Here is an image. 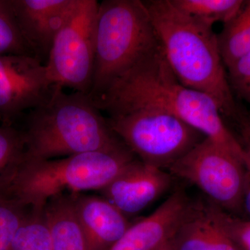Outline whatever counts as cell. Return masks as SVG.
Returning a JSON list of instances; mask_svg holds the SVG:
<instances>
[{"instance_id":"cell-1","label":"cell","mask_w":250,"mask_h":250,"mask_svg":"<svg viewBox=\"0 0 250 250\" xmlns=\"http://www.w3.org/2000/svg\"><path fill=\"white\" fill-rule=\"evenodd\" d=\"M166 60L179 82L208 95L224 121L245 146L250 143V115L233 94L213 27L177 9L171 0L143 1Z\"/></svg>"},{"instance_id":"cell-2","label":"cell","mask_w":250,"mask_h":250,"mask_svg":"<svg viewBox=\"0 0 250 250\" xmlns=\"http://www.w3.org/2000/svg\"><path fill=\"white\" fill-rule=\"evenodd\" d=\"M102 112L152 106L174 115L246 165V149L231 132L215 102L179 82L160 45L93 100Z\"/></svg>"},{"instance_id":"cell-3","label":"cell","mask_w":250,"mask_h":250,"mask_svg":"<svg viewBox=\"0 0 250 250\" xmlns=\"http://www.w3.org/2000/svg\"><path fill=\"white\" fill-rule=\"evenodd\" d=\"M24 118V158L27 160L126 147L88 94L66 93L57 86L47 101Z\"/></svg>"},{"instance_id":"cell-4","label":"cell","mask_w":250,"mask_h":250,"mask_svg":"<svg viewBox=\"0 0 250 250\" xmlns=\"http://www.w3.org/2000/svg\"><path fill=\"white\" fill-rule=\"evenodd\" d=\"M160 45L142 0H104L95 22V57L89 96L95 100Z\"/></svg>"},{"instance_id":"cell-5","label":"cell","mask_w":250,"mask_h":250,"mask_svg":"<svg viewBox=\"0 0 250 250\" xmlns=\"http://www.w3.org/2000/svg\"><path fill=\"white\" fill-rule=\"evenodd\" d=\"M136 159L127 147L61 159L34 161L23 158L10 195L30 208H43L49 199L65 191H101Z\"/></svg>"},{"instance_id":"cell-6","label":"cell","mask_w":250,"mask_h":250,"mask_svg":"<svg viewBox=\"0 0 250 250\" xmlns=\"http://www.w3.org/2000/svg\"><path fill=\"white\" fill-rule=\"evenodd\" d=\"M113 132L140 161L167 170L205 136L168 112L133 106L105 112Z\"/></svg>"},{"instance_id":"cell-7","label":"cell","mask_w":250,"mask_h":250,"mask_svg":"<svg viewBox=\"0 0 250 250\" xmlns=\"http://www.w3.org/2000/svg\"><path fill=\"white\" fill-rule=\"evenodd\" d=\"M167 171L196 186L219 208L242 217L248 184L246 166L212 140L205 138Z\"/></svg>"},{"instance_id":"cell-8","label":"cell","mask_w":250,"mask_h":250,"mask_svg":"<svg viewBox=\"0 0 250 250\" xmlns=\"http://www.w3.org/2000/svg\"><path fill=\"white\" fill-rule=\"evenodd\" d=\"M99 2L77 0L54 39L45 64L56 86L89 95L95 57V22Z\"/></svg>"},{"instance_id":"cell-9","label":"cell","mask_w":250,"mask_h":250,"mask_svg":"<svg viewBox=\"0 0 250 250\" xmlns=\"http://www.w3.org/2000/svg\"><path fill=\"white\" fill-rule=\"evenodd\" d=\"M56 85L45 65L27 55H0V123L15 126L28 112L47 101Z\"/></svg>"},{"instance_id":"cell-10","label":"cell","mask_w":250,"mask_h":250,"mask_svg":"<svg viewBox=\"0 0 250 250\" xmlns=\"http://www.w3.org/2000/svg\"><path fill=\"white\" fill-rule=\"evenodd\" d=\"M173 176L135 159L101 190L103 197L129 217L147 208L169 190Z\"/></svg>"},{"instance_id":"cell-11","label":"cell","mask_w":250,"mask_h":250,"mask_svg":"<svg viewBox=\"0 0 250 250\" xmlns=\"http://www.w3.org/2000/svg\"><path fill=\"white\" fill-rule=\"evenodd\" d=\"M77 0H9L21 35L34 57L45 65L54 39Z\"/></svg>"},{"instance_id":"cell-12","label":"cell","mask_w":250,"mask_h":250,"mask_svg":"<svg viewBox=\"0 0 250 250\" xmlns=\"http://www.w3.org/2000/svg\"><path fill=\"white\" fill-rule=\"evenodd\" d=\"M192 203L184 189H177L152 213L131 224L107 250H159L172 239Z\"/></svg>"},{"instance_id":"cell-13","label":"cell","mask_w":250,"mask_h":250,"mask_svg":"<svg viewBox=\"0 0 250 250\" xmlns=\"http://www.w3.org/2000/svg\"><path fill=\"white\" fill-rule=\"evenodd\" d=\"M73 194L88 250L109 249L131 226L128 217L104 197Z\"/></svg>"},{"instance_id":"cell-14","label":"cell","mask_w":250,"mask_h":250,"mask_svg":"<svg viewBox=\"0 0 250 250\" xmlns=\"http://www.w3.org/2000/svg\"><path fill=\"white\" fill-rule=\"evenodd\" d=\"M172 243L174 250H239L206 213L202 199L192 201Z\"/></svg>"},{"instance_id":"cell-15","label":"cell","mask_w":250,"mask_h":250,"mask_svg":"<svg viewBox=\"0 0 250 250\" xmlns=\"http://www.w3.org/2000/svg\"><path fill=\"white\" fill-rule=\"evenodd\" d=\"M43 212L50 236L51 250H88L73 193L64 192L49 199Z\"/></svg>"},{"instance_id":"cell-16","label":"cell","mask_w":250,"mask_h":250,"mask_svg":"<svg viewBox=\"0 0 250 250\" xmlns=\"http://www.w3.org/2000/svg\"><path fill=\"white\" fill-rule=\"evenodd\" d=\"M219 49L227 68L250 52V0L217 35Z\"/></svg>"},{"instance_id":"cell-17","label":"cell","mask_w":250,"mask_h":250,"mask_svg":"<svg viewBox=\"0 0 250 250\" xmlns=\"http://www.w3.org/2000/svg\"><path fill=\"white\" fill-rule=\"evenodd\" d=\"M24 151L22 129L16 126L0 125V196L11 197L10 190Z\"/></svg>"},{"instance_id":"cell-18","label":"cell","mask_w":250,"mask_h":250,"mask_svg":"<svg viewBox=\"0 0 250 250\" xmlns=\"http://www.w3.org/2000/svg\"><path fill=\"white\" fill-rule=\"evenodd\" d=\"M184 13L213 27L215 23L224 25L239 14L246 1L243 0H171Z\"/></svg>"},{"instance_id":"cell-19","label":"cell","mask_w":250,"mask_h":250,"mask_svg":"<svg viewBox=\"0 0 250 250\" xmlns=\"http://www.w3.org/2000/svg\"><path fill=\"white\" fill-rule=\"evenodd\" d=\"M9 250H51L50 236L43 208H30Z\"/></svg>"},{"instance_id":"cell-20","label":"cell","mask_w":250,"mask_h":250,"mask_svg":"<svg viewBox=\"0 0 250 250\" xmlns=\"http://www.w3.org/2000/svg\"><path fill=\"white\" fill-rule=\"evenodd\" d=\"M202 202L207 215L238 250H250V219L230 214L206 198Z\"/></svg>"},{"instance_id":"cell-21","label":"cell","mask_w":250,"mask_h":250,"mask_svg":"<svg viewBox=\"0 0 250 250\" xmlns=\"http://www.w3.org/2000/svg\"><path fill=\"white\" fill-rule=\"evenodd\" d=\"M29 210L14 197L0 196V250H9Z\"/></svg>"},{"instance_id":"cell-22","label":"cell","mask_w":250,"mask_h":250,"mask_svg":"<svg viewBox=\"0 0 250 250\" xmlns=\"http://www.w3.org/2000/svg\"><path fill=\"white\" fill-rule=\"evenodd\" d=\"M0 55L34 57L18 29L9 0H0Z\"/></svg>"},{"instance_id":"cell-23","label":"cell","mask_w":250,"mask_h":250,"mask_svg":"<svg viewBox=\"0 0 250 250\" xmlns=\"http://www.w3.org/2000/svg\"><path fill=\"white\" fill-rule=\"evenodd\" d=\"M229 82L237 100L250 106V52L227 68Z\"/></svg>"},{"instance_id":"cell-24","label":"cell","mask_w":250,"mask_h":250,"mask_svg":"<svg viewBox=\"0 0 250 250\" xmlns=\"http://www.w3.org/2000/svg\"><path fill=\"white\" fill-rule=\"evenodd\" d=\"M246 169L248 172V184L246 193L243 202V209H242V217L250 219V144L246 146Z\"/></svg>"},{"instance_id":"cell-25","label":"cell","mask_w":250,"mask_h":250,"mask_svg":"<svg viewBox=\"0 0 250 250\" xmlns=\"http://www.w3.org/2000/svg\"><path fill=\"white\" fill-rule=\"evenodd\" d=\"M159 250H174L173 246H172V241H169L168 243L164 245L162 248H161Z\"/></svg>"},{"instance_id":"cell-26","label":"cell","mask_w":250,"mask_h":250,"mask_svg":"<svg viewBox=\"0 0 250 250\" xmlns=\"http://www.w3.org/2000/svg\"></svg>"}]
</instances>
